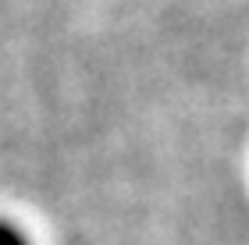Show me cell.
Here are the masks:
<instances>
[{"label":"cell","mask_w":249,"mask_h":245,"mask_svg":"<svg viewBox=\"0 0 249 245\" xmlns=\"http://www.w3.org/2000/svg\"><path fill=\"white\" fill-rule=\"evenodd\" d=\"M0 245H29V242L21 238L18 228H11V224H4V220H0Z\"/></svg>","instance_id":"obj_1"}]
</instances>
